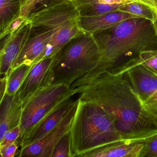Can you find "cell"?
Here are the masks:
<instances>
[{"label":"cell","mask_w":157,"mask_h":157,"mask_svg":"<svg viewBox=\"0 0 157 157\" xmlns=\"http://www.w3.org/2000/svg\"><path fill=\"white\" fill-rule=\"evenodd\" d=\"M70 147L71 135L69 131L65 134L57 143L52 157H71Z\"/></svg>","instance_id":"44dd1931"},{"label":"cell","mask_w":157,"mask_h":157,"mask_svg":"<svg viewBox=\"0 0 157 157\" xmlns=\"http://www.w3.org/2000/svg\"><path fill=\"white\" fill-rule=\"evenodd\" d=\"M22 109L18 91L11 96L5 93L0 102V143L7 131L20 125Z\"/></svg>","instance_id":"5bb4252c"},{"label":"cell","mask_w":157,"mask_h":157,"mask_svg":"<svg viewBox=\"0 0 157 157\" xmlns=\"http://www.w3.org/2000/svg\"><path fill=\"white\" fill-rule=\"evenodd\" d=\"M75 101L73 99L72 97L63 100L27 133L17 139V142L20 149L38 141L55 128L71 109Z\"/></svg>","instance_id":"9c48e42d"},{"label":"cell","mask_w":157,"mask_h":157,"mask_svg":"<svg viewBox=\"0 0 157 157\" xmlns=\"http://www.w3.org/2000/svg\"><path fill=\"white\" fill-rule=\"evenodd\" d=\"M76 94V88L64 84L49 85L38 90L23 103L18 139L27 133L56 106Z\"/></svg>","instance_id":"8992f818"},{"label":"cell","mask_w":157,"mask_h":157,"mask_svg":"<svg viewBox=\"0 0 157 157\" xmlns=\"http://www.w3.org/2000/svg\"><path fill=\"white\" fill-rule=\"evenodd\" d=\"M31 66L26 64L20 65L9 71L6 75V93L11 96L17 92Z\"/></svg>","instance_id":"ac0fdd59"},{"label":"cell","mask_w":157,"mask_h":157,"mask_svg":"<svg viewBox=\"0 0 157 157\" xmlns=\"http://www.w3.org/2000/svg\"><path fill=\"white\" fill-rule=\"evenodd\" d=\"M19 145L17 142L9 146L4 153L2 155L1 157H13L16 156L17 148L19 147Z\"/></svg>","instance_id":"d4e9b609"},{"label":"cell","mask_w":157,"mask_h":157,"mask_svg":"<svg viewBox=\"0 0 157 157\" xmlns=\"http://www.w3.org/2000/svg\"><path fill=\"white\" fill-rule=\"evenodd\" d=\"M78 99L60 122L41 139L20 149L17 156L52 157V152L61 138L70 131L76 112Z\"/></svg>","instance_id":"ba28073f"},{"label":"cell","mask_w":157,"mask_h":157,"mask_svg":"<svg viewBox=\"0 0 157 157\" xmlns=\"http://www.w3.org/2000/svg\"><path fill=\"white\" fill-rule=\"evenodd\" d=\"M75 1V0H71V2H73V1Z\"/></svg>","instance_id":"4dcf8cb0"},{"label":"cell","mask_w":157,"mask_h":157,"mask_svg":"<svg viewBox=\"0 0 157 157\" xmlns=\"http://www.w3.org/2000/svg\"><path fill=\"white\" fill-rule=\"evenodd\" d=\"M52 61V58H48L32 65L17 90L23 103L38 90L47 86L46 79Z\"/></svg>","instance_id":"4fadbf2b"},{"label":"cell","mask_w":157,"mask_h":157,"mask_svg":"<svg viewBox=\"0 0 157 157\" xmlns=\"http://www.w3.org/2000/svg\"><path fill=\"white\" fill-rule=\"evenodd\" d=\"M101 52L98 65L75 81L71 87L86 84L104 73L123 74L139 64L142 52L157 49V32L154 23L142 18L124 20L92 35Z\"/></svg>","instance_id":"7a4b0ae2"},{"label":"cell","mask_w":157,"mask_h":157,"mask_svg":"<svg viewBox=\"0 0 157 157\" xmlns=\"http://www.w3.org/2000/svg\"><path fill=\"white\" fill-rule=\"evenodd\" d=\"M118 11L132 14L138 18H142L155 23L157 18V13L155 10L142 3L132 1L123 5Z\"/></svg>","instance_id":"d6986e66"},{"label":"cell","mask_w":157,"mask_h":157,"mask_svg":"<svg viewBox=\"0 0 157 157\" xmlns=\"http://www.w3.org/2000/svg\"><path fill=\"white\" fill-rule=\"evenodd\" d=\"M144 139L114 141L85 152L79 157H140L144 146Z\"/></svg>","instance_id":"7c38bea8"},{"label":"cell","mask_w":157,"mask_h":157,"mask_svg":"<svg viewBox=\"0 0 157 157\" xmlns=\"http://www.w3.org/2000/svg\"><path fill=\"white\" fill-rule=\"evenodd\" d=\"M20 0H0V40L10 33L13 24L20 18Z\"/></svg>","instance_id":"e0dca14e"},{"label":"cell","mask_w":157,"mask_h":157,"mask_svg":"<svg viewBox=\"0 0 157 157\" xmlns=\"http://www.w3.org/2000/svg\"><path fill=\"white\" fill-rule=\"evenodd\" d=\"M58 31L59 32L57 35L60 33L59 29L32 27L28 38L11 69L20 65H32L36 63Z\"/></svg>","instance_id":"30bf717a"},{"label":"cell","mask_w":157,"mask_h":157,"mask_svg":"<svg viewBox=\"0 0 157 157\" xmlns=\"http://www.w3.org/2000/svg\"><path fill=\"white\" fill-rule=\"evenodd\" d=\"M31 27V23L28 19H26L4 38L0 68L1 76L6 75L12 68L29 37Z\"/></svg>","instance_id":"8fae6325"},{"label":"cell","mask_w":157,"mask_h":157,"mask_svg":"<svg viewBox=\"0 0 157 157\" xmlns=\"http://www.w3.org/2000/svg\"><path fill=\"white\" fill-rule=\"evenodd\" d=\"M101 56L93 35L82 32L70 40L52 57L46 85L64 84L71 87L98 65Z\"/></svg>","instance_id":"3957f363"},{"label":"cell","mask_w":157,"mask_h":157,"mask_svg":"<svg viewBox=\"0 0 157 157\" xmlns=\"http://www.w3.org/2000/svg\"><path fill=\"white\" fill-rule=\"evenodd\" d=\"M43 0H20L21 11L20 18L27 19L29 16L35 10L38 4Z\"/></svg>","instance_id":"cb8c5ba5"},{"label":"cell","mask_w":157,"mask_h":157,"mask_svg":"<svg viewBox=\"0 0 157 157\" xmlns=\"http://www.w3.org/2000/svg\"><path fill=\"white\" fill-rule=\"evenodd\" d=\"M63 1H71V0H63Z\"/></svg>","instance_id":"f546056e"},{"label":"cell","mask_w":157,"mask_h":157,"mask_svg":"<svg viewBox=\"0 0 157 157\" xmlns=\"http://www.w3.org/2000/svg\"><path fill=\"white\" fill-rule=\"evenodd\" d=\"M155 26H156V30H157V21L156 23Z\"/></svg>","instance_id":"83f0119b"},{"label":"cell","mask_w":157,"mask_h":157,"mask_svg":"<svg viewBox=\"0 0 157 157\" xmlns=\"http://www.w3.org/2000/svg\"><path fill=\"white\" fill-rule=\"evenodd\" d=\"M20 136V126H17L7 131L4 136L1 145V156L4 153L6 148L12 144L16 142Z\"/></svg>","instance_id":"603a6c76"},{"label":"cell","mask_w":157,"mask_h":157,"mask_svg":"<svg viewBox=\"0 0 157 157\" xmlns=\"http://www.w3.org/2000/svg\"><path fill=\"white\" fill-rule=\"evenodd\" d=\"M1 145H0V156H1Z\"/></svg>","instance_id":"f1b7e54d"},{"label":"cell","mask_w":157,"mask_h":157,"mask_svg":"<svg viewBox=\"0 0 157 157\" xmlns=\"http://www.w3.org/2000/svg\"><path fill=\"white\" fill-rule=\"evenodd\" d=\"M78 99L70 131L71 157L123 139L106 112L94 103Z\"/></svg>","instance_id":"277c9868"},{"label":"cell","mask_w":157,"mask_h":157,"mask_svg":"<svg viewBox=\"0 0 157 157\" xmlns=\"http://www.w3.org/2000/svg\"><path fill=\"white\" fill-rule=\"evenodd\" d=\"M138 18L132 14L117 11L90 16H80V25L85 32L93 35L128 18Z\"/></svg>","instance_id":"9a60e30c"},{"label":"cell","mask_w":157,"mask_h":157,"mask_svg":"<svg viewBox=\"0 0 157 157\" xmlns=\"http://www.w3.org/2000/svg\"><path fill=\"white\" fill-rule=\"evenodd\" d=\"M139 63L157 75V49L141 52L139 55Z\"/></svg>","instance_id":"ffe728a7"},{"label":"cell","mask_w":157,"mask_h":157,"mask_svg":"<svg viewBox=\"0 0 157 157\" xmlns=\"http://www.w3.org/2000/svg\"><path fill=\"white\" fill-rule=\"evenodd\" d=\"M144 140V146L140 157H157V133Z\"/></svg>","instance_id":"7402d4cb"},{"label":"cell","mask_w":157,"mask_h":157,"mask_svg":"<svg viewBox=\"0 0 157 157\" xmlns=\"http://www.w3.org/2000/svg\"><path fill=\"white\" fill-rule=\"evenodd\" d=\"M4 38L0 40V68H1V58H2V53L3 48Z\"/></svg>","instance_id":"4316f807"},{"label":"cell","mask_w":157,"mask_h":157,"mask_svg":"<svg viewBox=\"0 0 157 157\" xmlns=\"http://www.w3.org/2000/svg\"><path fill=\"white\" fill-rule=\"evenodd\" d=\"M123 75L144 107L157 117V75L140 64Z\"/></svg>","instance_id":"52a82bcc"},{"label":"cell","mask_w":157,"mask_h":157,"mask_svg":"<svg viewBox=\"0 0 157 157\" xmlns=\"http://www.w3.org/2000/svg\"><path fill=\"white\" fill-rule=\"evenodd\" d=\"M75 88L78 99L94 103L110 116L123 139H144L157 133V116L144 107L123 74L104 73Z\"/></svg>","instance_id":"6da1fadb"},{"label":"cell","mask_w":157,"mask_h":157,"mask_svg":"<svg viewBox=\"0 0 157 157\" xmlns=\"http://www.w3.org/2000/svg\"><path fill=\"white\" fill-rule=\"evenodd\" d=\"M131 0H75L72 2L80 16H90L118 11Z\"/></svg>","instance_id":"2e32d148"},{"label":"cell","mask_w":157,"mask_h":157,"mask_svg":"<svg viewBox=\"0 0 157 157\" xmlns=\"http://www.w3.org/2000/svg\"><path fill=\"white\" fill-rule=\"evenodd\" d=\"M80 14L71 1L59 0L36 8L27 19L32 27L45 29H59L48 43L40 60L52 58L65 44L84 32L80 25Z\"/></svg>","instance_id":"5b68a950"},{"label":"cell","mask_w":157,"mask_h":157,"mask_svg":"<svg viewBox=\"0 0 157 157\" xmlns=\"http://www.w3.org/2000/svg\"><path fill=\"white\" fill-rule=\"evenodd\" d=\"M6 75L0 78V102L2 99L6 90Z\"/></svg>","instance_id":"484cf974"}]
</instances>
